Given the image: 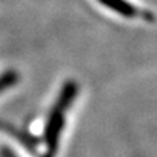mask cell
<instances>
[{
	"mask_svg": "<svg viewBox=\"0 0 157 157\" xmlns=\"http://www.w3.org/2000/svg\"><path fill=\"white\" fill-rule=\"evenodd\" d=\"M76 96V84L75 82H67L64 88L62 89V93L59 96L58 101L55 102L51 114L48 117L47 124H46V131H45V139H46V145L47 151L45 157H54L56 153L58 144H59V136L64 124V118L66 113L70 107L71 101Z\"/></svg>",
	"mask_w": 157,
	"mask_h": 157,
	"instance_id": "6da1fadb",
	"label": "cell"
},
{
	"mask_svg": "<svg viewBox=\"0 0 157 157\" xmlns=\"http://www.w3.org/2000/svg\"><path fill=\"white\" fill-rule=\"evenodd\" d=\"M100 3L123 17H135L137 14V9L126 0H100Z\"/></svg>",
	"mask_w": 157,
	"mask_h": 157,
	"instance_id": "7a4b0ae2",
	"label": "cell"
},
{
	"mask_svg": "<svg viewBox=\"0 0 157 157\" xmlns=\"http://www.w3.org/2000/svg\"><path fill=\"white\" fill-rule=\"evenodd\" d=\"M17 81V75L16 72H6L3 76H0V92L6 90L7 88L12 86L14 82Z\"/></svg>",
	"mask_w": 157,
	"mask_h": 157,
	"instance_id": "3957f363",
	"label": "cell"
}]
</instances>
